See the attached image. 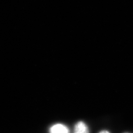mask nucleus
<instances>
[{
    "instance_id": "f03ea898",
    "label": "nucleus",
    "mask_w": 133,
    "mask_h": 133,
    "mask_svg": "<svg viewBox=\"0 0 133 133\" xmlns=\"http://www.w3.org/2000/svg\"><path fill=\"white\" fill-rule=\"evenodd\" d=\"M73 133H89V130L86 124L81 121L75 125Z\"/></svg>"
},
{
    "instance_id": "7ed1b4c3",
    "label": "nucleus",
    "mask_w": 133,
    "mask_h": 133,
    "mask_svg": "<svg viewBox=\"0 0 133 133\" xmlns=\"http://www.w3.org/2000/svg\"><path fill=\"white\" fill-rule=\"evenodd\" d=\"M99 133H110L109 131H107V130H102Z\"/></svg>"
},
{
    "instance_id": "f257e3e1",
    "label": "nucleus",
    "mask_w": 133,
    "mask_h": 133,
    "mask_svg": "<svg viewBox=\"0 0 133 133\" xmlns=\"http://www.w3.org/2000/svg\"><path fill=\"white\" fill-rule=\"evenodd\" d=\"M50 133H70V131L66 125L62 124H56L50 128Z\"/></svg>"
},
{
    "instance_id": "20e7f679",
    "label": "nucleus",
    "mask_w": 133,
    "mask_h": 133,
    "mask_svg": "<svg viewBox=\"0 0 133 133\" xmlns=\"http://www.w3.org/2000/svg\"></svg>"
}]
</instances>
